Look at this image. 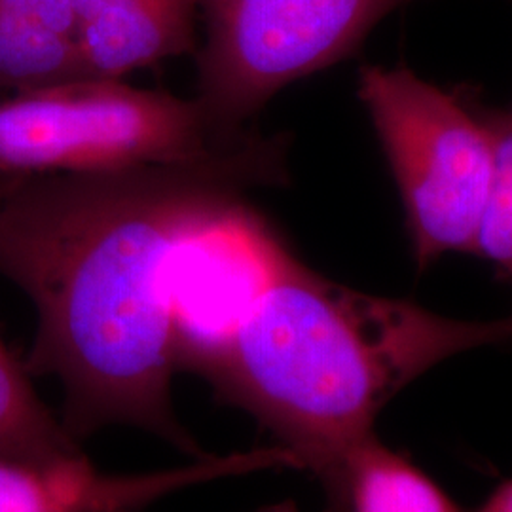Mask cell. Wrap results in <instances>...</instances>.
Instances as JSON below:
<instances>
[{"mask_svg":"<svg viewBox=\"0 0 512 512\" xmlns=\"http://www.w3.org/2000/svg\"><path fill=\"white\" fill-rule=\"evenodd\" d=\"M274 165H150L6 175L0 183V275L37 310L31 376L65 389L74 440L133 425L207 458L177 420L175 272L184 243L285 183Z\"/></svg>","mask_w":512,"mask_h":512,"instance_id":"cell-1","label":"cell"},{"mask_svg":"<svg viewBox=\"0 0 512 512\" xmlns=\"http://www.w3.org/2000/svg\"><path fill=\"white\" fill-rule=\"evenodd\" d=\"M512 340V315L461 321L359 293L281 247L251 306L200 376L251 414L327 492L399 391L442 361Z\"/></svg>","mask_w":512,"mask_h":512,"instance_id":"cell-2","label":"cell"},{"mask_svg":"<svg viewBox=\"0 0 512 512\" xmlns=\"http://www.w3.org/2000/svg\"><path fill=\"white\" fill-rule=\"evenodd\" d=\"M238 164L285 167V145L220 124L198 97L82 78L0 101L4 175Z\"/></svg>","mask_w":512,"mask_h":512,"instance_id":"cell-3","label":"cell"},{"mask_svg":"<svg viewBox=\"0 0 512 512\" xmlns=\"http://www.w3.org/2000/svg\"><path fill=\"white\" fill-rule=\"evenodd\" d=\"M359 97L399 186L418 266L473 253L494 173L486 120L406 67H363Z\"/></svg>","mask_w":512,"mask_h":512,"instance_id":"cell-4","label":"cell"},{"mask_svg":"<svg viewBox=\"0 0 512 512\" xmlns=\"http://www.w3.org/2000/svg\"><path fill=\"white\" fill-rule=\"evenodd\" d=\"M205 19L198 99L243 128L275 93L353 54L372 27L410 0H192Z\"/></svg>","mask_w":512,"mask_h":512,"instance_id":"cell-5","label":"cell"},{"mask_svg":"<svg viewBox=\"0 0 512 512\" xmlns=\"http://www.w3.org/2000/svg\"><path fill=\"white\" fill-rule=\"evenodd\" d=\"M283 245L247 203L184 243L175 272L181 370L200 374L264 287Z\"/></svg>","mask_w":512,"mask_h":512,"instance_id":"cell-6","label":"cell"},{"mask_svg":"<svg viewBox=\"0 0 512 512\" xmlns=\"http://www.w3.org/2000/svg\"><path fill=\"white\" fill-rule=\"evenodd\" d=\"M291 467L293 456L281 446L135 475L103 473L86 456L46 465L0 458V512H135L203 482Z\"/></svg>","mask_w":512,"mask_h":512,"instance_id":"cell-7","label":"cell"},{"mask_svg":"<svg viewBox=\"0 0 512 512\" xmlns=\"http://www.w3.org/2000/svg\"><path fill=\"white\" fill-rule=\"evenodd\" d=\"M73 8L90 78H122L198 52L192 0H73Z\"/></svg>","mask_w":512,"mask_h":512,"instance_id":"cell-8","label":"cell"},{"mask_svg":"<svg viewBox=\"0 0 512 512\" xmlns=\"http://www.w3.org/2000/svg\"><path fill=\"white\" fill-rule=\"evenodd\" d=\"M82 78L73 0H0V101Z\"/></svg>","mask_w":512,"mask_h":512,"instance_id":"cell-9","label":"cell"},{"mask_svg":"<svg viewBox=\"0 0 512 512\" xmlns=\"http://www.w3.org/2000/svg\"><path fill=\"white\" fill-rule=\"evenodd\" d=\"M325 512H463L439 484L374 435L344 458Z\"/></svg>","mask_w":512,"mask_h":512,"instance_id":"cell-10","label":"cell"},{"mask_svg":"<svg viewBox=\"0 0 512 512\" xmlns=\"http://www.w3.org/2000/svg\"><path fill=\"white\" fill-rule=\"evenodd\" d=\"M78 456V440L42 403L25 363L0 338V458L46 465Z\"/></svg>","mask_w":512,"mask_h":512,"instance_id":"cell-11","label":"cell"},{"mask_svg":"<svg viewBox=\"0 0 512 512\" xmlns=\"http://www.w3.org/2000/svg\"><path fill=\"white\" fill-rule=\"evenodd\" d=\"M494 139V173L473 253L512 281V112L482 116Z\"/></svg>","mask_w":512,"mask_h":512,"instance_id":"cell-12","label":"cell"},{"mask_svg":"<svg viewBox=\"0 0 512 512\" xmlns=\"http://www.w3.org/2000/svg\"><path fill=\"white\" fill-rule=\"evenodd\" d=\"M476 512H512V478L501 484Z\"/></svg>","mask_w":512,"mask_h":512,"instance_id":"cell-13","label":"cell"},{"mask_svg":"<svg viewBox=\"0 0 512 512\" xmlns=\"http://www.w3.org/2000/svg\"><path fill=\"white\" fill-rule=\"evenodd\" d=\"M256 512H298V507L294 505V501L287 499V501H279L274 505H268V507H262Z\"/></svg>","mask_w":512,"mask_h":512,"instance_id":"cell-14","label":"cell"},{"mask_svg":"<svg viewBox=\"0 0 512 512\" xmlns=\"http://www.w3.org/2000/svg\"><path fill=\"white\" fill-rule=\"evenodd\" d=\"M116 512H133V511H116Z\"/></svg>","mask_w":512,"mask_h":512,"instance_id":"cell-15","label":"cell"}]
</instances>
